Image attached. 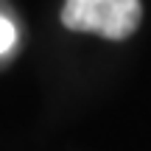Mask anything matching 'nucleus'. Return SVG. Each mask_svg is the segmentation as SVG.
Segmentation results:
<instances>
[{
  "instance_id": "nucleus-1",
  "label": "nucleus",
  "mask_w": 151,
  "mask_h": 151,
  "mask_svg": "<svg viewBox=\"0 0 151 151\" xmlns=\"http://www.w3.org/2000/svg\"><path fill=\"white\" fill-rule=\"evenodd\" d=\"M140 0H65L62 22L70 31L101 34L106 39H126L140 25Z\"/></svg>"
},
{
  "instance_id": "nucleus-2",
  "label": "nucleus",
  "mask_w": 151,
  "mask_h": 151,
  "mask_svg": "<svg viewBox=\"0 0 151 151\" xmlns=\"http://www.w3.org/2000/svg\"><path fill=\"white\" fill-rule=\"evenodd\" d=\"M14 39H17V31H14V25H11L6 17H0V56L6 53V50L14 45Z\"/></svg>"
}]
</instances>
